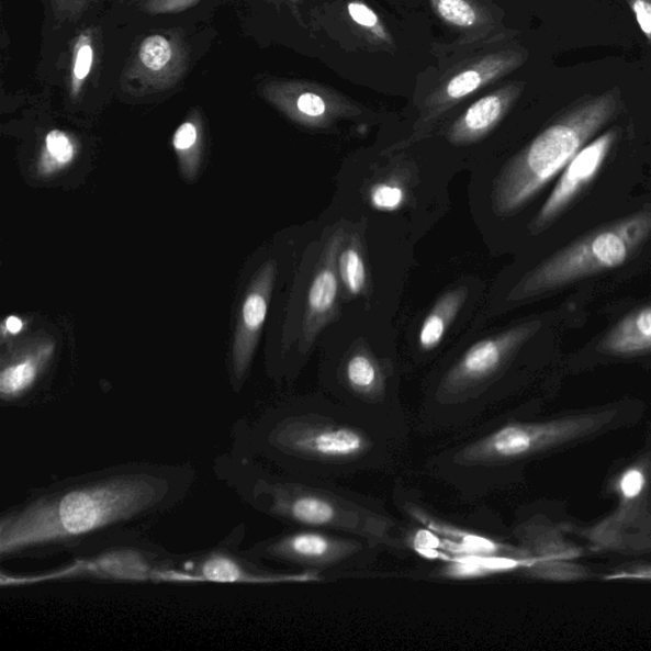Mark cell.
Masks as SVG:
<instances>
[{
	"label": "cell",
	"mask_w": 651,
	"mask_h": 651,
	"mask_svg": "<svg viewBox=\"0 0 651 651\" xmlns=\"http://www.w3.org/2000/svg\"><path fill=\"white\" fill-rule=\"evenodd\" d=\"M265 441L294 476L335 482L391 469L405 446L328 396L304 400L279 414Z\"/></svg>",
	"instance_id": "cell-1"
},
{
	"label": "cell",
	"mask_w": 651,
	"mask_h": 651,
	"mask_svg": "<svg viewBox=\"0 0 651 651\" xmlns=\"http://www.w3.org/2000/svg\"><path fill=\"white\" fill-rule=\"evenodd\" d=\"M167 492L164 480L141 473L96 481L40 497L2 518L0 554L5 559L23 551L76 540L138 517L162 502Z\"/></svg>",
	"instance_id": "cell-2"
},
{
	"label": "cell",
	"mask_w": 651,
	"mask_h": 651,
	"mask_svg": "<svg viewBox=\"0 0 651 651\" xmlns=\"http://www.w3.org/2000/svg\"><path fill=\"white\" fill-rule=\"evenodd\" d=\"M602 416L546 423L506 422L446 446L426 462L431 476L464 501H478L510 479L521 462L581 436L601 424Z\"/></svg>",
	"instance_id": "cell-3"
},
{
	"label": "cell",
	"mask_w": 651,
	"mask_h": 651,
	"mask_svg": "<svg viewBox=\"0 0 651 651\" xmlns=\"http://www.w3.org/2000/svg\"><path fill=\"white\" fill-rule=\"evenodd\" d=\"M260 497L271 516L289 525L363 538L397 557L414 550L412 530L388 506L335 481L302 476L262 481Z\"/></svg>",
	"instance_id": "cell-4"
},
{
	"label": "cell",
	"mask_w": 651,
	"mask_h": 651,
	"mask_svg": "<svg viewBox=\"0 0 651 651\" xmlns=\"http://www.w3.org/2000/svg\"><path fill=\"white\" fill-rule=\"evenodd\" d=\"M621 106V93L613 90L590 96L554 119L496 177L494 213L503 218L519 213L603 127L614 122Z\"/></svg>",
	"instance_id": "cell-5"
},
{
	"label": "cell",
	"mask_w": 651,
	"mask_h": 651,
	"mask_svg": "<svg viewBox=\"0 0 651 651\" xmlns=\"http://www.w3.org/2000/svg\"><path fill=\"white\" fill-rule=\"evenodd\" d=\"M651 238V205L586 233L518 281L508 302L518 303L622 267Z\"/></svg>",
	"instance_id": "cell-6"
},
{
	"label": "cell",
	"mask_w": 651,
	"mask_h": 651,
	"mask_svg": "<svg viewBox=\"0 0 651 651\" xmlns=\"http://www.w3.org/2000/svg\"><path fill=\"white\" fill-rule=\"evenodd\" d=\"M383 550L380 546L349 535L323 529L300 528L262 546L270 560L315 573L326 581L373 576L372 570Z\"/></svg>",
	"instance_id": "cell-7"
},
{
	"label": "cell",
	"mask_w": 651,
	"mask_h": 651,
	"mask_svg": "<svg viewBox=\"0 0 651 651\" xmlns=\"http://www.w3.org/2000/svg\"><path fill=\"white\" fill-rule=\"evenodd\" d=\"M393 503L397 510L417 528L426 530L438 541L444 543V551L451 557H502L530 558L525 549L513 548L508 543L495 540L493 537L465 529L461 526L440 518L426 506L413 489L396 485L393 489Z\"/></svg>",
	"instance_id": "cell-8"
},
{
	"label": "cell",
	"mask_w": 651,
	"mask_h": 651,
	"mask_svg": "<svg viewBox=\"0 0 651 651\" xmlns=\"http://www.w3.org/2000/svg\"><path fill=\"white\" fill-rule=\"evenodd\" d=\"M617 139V128H608L577 153L572 162L561 172L558 183L554 184L540 212L530 222L528 227L530 235L538 236L548 231L576 203L585 190H588L605 166Z\"/></svg>",
	"instance_id": "cell-9"
},
{
	"label": "cell",
	"mask_w": 651,
	"mask_h": 651,
	"mask_svg": "<svg viewBox=\"0 0 651 651\" xmlns=\"http://www.w3.org/2000/svg\"><path fill=\"white\" fill-rule=\"evenodd\" d=\"M343 227L335 229L324 246L305 300L300 352L307 356L321 333L339 316L341 281L337 256L347 238Z\"/></svg>",
	"instance_id": "cell-10"
},
{
	"label": "cell",
	"mask_w": 651,
	"mask_h": 651,
	"mask_svg": "<svg viewBox=\"0 0 651 651\" xmlns=\"http://www.w3.org/2000/svg\"><path fill=\"white\" fill-rule=\"evenodd\" d=\"M276 277L277 263L265 262L246 293L232 351L233 371L238 380L246 375L259 345Z\"/></svg>",
	"instance_id": "cell-11"
},
{
	"label": "cell",
	"mask_w": 651,
	"mask_h": 651,
	"mask_svg": "<svg viewBox=\"0 0 651 651\" xmlns=\"http://www.w3.org/2000/svg\"><path fill=\"white\" fill-rule=\"evenodd\" d=\"M54 345L42 343L15 353L4 361L0 372V395L13 401L25 395L42 375L47 361L53 357Z\"/></svg>",
	"instance_id": "cell-12"
},
{
	"label": "cell",
	"mask_w": 651,
	"mask_h": 651,
	"mask_svg": "<svg viewBox=\"0 0 651 651\" xmlns=\"http://www.w3.org/2000/svg\"><path fill=\"white\" fill-rule=\"evenodd\" d=\"M599 352L614 357H635L651 351V305L627 313L602 337Z\"/></svg>",
	"instance_id": "cell-13"
},
{
	"label": "cell",
	"mask_w": 651,
	"mask_h": 651,
	"mask_svg": "<svg viewBox=\"0 0 651 651\" xmlns=\"http://www.w3.org/2000/svg\"><path fill=\"white\" fill-rule=\"evenodd\" d=\"M540 564L537 557L502 558V557H451L440 568L431 572L436 579L446 581H475L497 574L527 570Z\"/></svg>",
	"instance_id": "cell-14"
},
{
	"label": "cell",
	"mask_w": 651,
	"mask_h": 651,
	"mask_svg": "<svg viewBox=\"0 0 651 651\" xmlns=\"http://www.w3.org/2000/svg\"><path fill=\"white\" fill-rule=\"evenodd\" d=\"M514 98V92H501L486 96L472 104L449 132V141L454 144H469L484 138L504 117Z\"/></svg>",
	"instance_id": "cell-15"
},
{
	"label": "cell",
	"mask_w": 651,
	"mask_h": 651,
	"mask_svg": "<svg viewBox=\"0 0 651 651\" xmlns=\"http://www.w3.org/2000/svg\"><path fill=\"white\" fill-rule=\"evenodd\" d=\"M469 299L468 287H457L439 296L431 311L426 315L417 336V347L423 352L436 350L444 341L448 328Z\"/></svg>",
	"instance_id": "cell-16"
},
{
	"label": "cell",
	"mask_w": 651,
	"mask_h": 651,
	"mask_svg": "<svg viewBox=\"0 0 651 651\" xmlns=\"http://www.w3.org/2000/svg\"><path fill=\"white\" fill-rule=\"evenodd\" d=\"M337 271L348 299L367 295L371 289L363 238L359 232H352L345 238L337 256Z\"/></svg>",
	"instance_id": "cell-17"
},
{
	"label": "cell",
	"mask_w": 651,
	"mask_h": 651,
	"mask_svg": "<svg viewBox=\"0 0 651 651\" xmlns=\"http://www.w3.org/2000/svg\"><path fill=\"white\" fill-rule=\"evenodd\" d=\"M70 573L92 574L96 576L123 579V581H144L158 579L142 554L133 551L112 552L100 559L85 562L83 565L68 570Z\"/></svg>",
	"instance_id": "cell-18"
},
{
	"label": "cell",
	"mask_w": 651,
	"mask_h": 651,
	"mask_svg": "<svg viewBox=\"0 0 651 651\" xmlns=\"http://www.w3.org/2000/svg\"><path fill=\"white\" fill-rule=\"evenodd\" d=\"M77 148L74 141L60 131H52L46 135L45 151L40 164V172L45 176L63 170L74 162Z\"/></svg>",
	"instance_id": "cell-19"
},
{
	"label": "cell",
	"mask_w": 651,
	"mask_h": 651,
	"mask_svg": "<svg viewBox=\"0 0 651 651\" xmlns=\"http://www.w3.org/2000/svg\"><path fill=\"white\" fill-rule=\"evenodd\" d=\"M173 147L180 157V166L184 177L190 180L195 179L200 165L198 126L189 122L177 128L173 136Z\"/></svg>",
	"instance_id": "cell-20"
},
{
	"label": "cell",
	"mask_w": 651,
	"mask_h": 651,
	"mask_svg": "<svg viewBox=\"0 0 651 651\" xmlns=\"http://www.w3.org/2000/svg\"><path fill=\"white\" fill-rule=\"evenodd\" d=\"M368 199L377 211L396 212L406 203L407 189L399 180L385 179L369 189Z\"/></svg>",
	"instance_id": "cell-21"
},
{
	"label": "cell",
	"mask_w": 651,
	"mask_h": 651,
	"mask_svg": "<svg viewBox=\"0 0 651 651\" xmlns=\"http://www.w3.org/2000/svg\"><path fill=\"white\" fill-rule=\"evenodd\" d=\"M141 61L153 71L166 68L172 58V47L164 36L155 35L144 40L141 46Z\"/></svg>",
	"instance_id": "cell-22"
},
{
	"label": "cell",
	"mask_w": 651,
	"mask_h": 651,
	"mask_svg": "<svg viewBox=\"0 0 651 651\" xmlns=\"http://www.w3.org/2000/svg\"><path fill=\"white\" fill-rule=\"evenodd\" d=\"M438 12L456 26L469 27L476 22V12L465 0H438Z\"/></svg>",
	"instance_id": "cell-23"
},
{
	"label": "cell",
	"mask_w": 651,
	"mask_h": 651,
	"mask_svg": "<svg viewBox=\"0 0 651 651\" xmlns=\"http://www.w3.org/2000/svg\"><path fill=\"white\" fill-rule=\"evenodd\" d=\"M482 85V76L476 70H468L454 77L447 87L449 100H460L475 92Z\"/></svg>",
	"instance_id": "cell-24"
},
{
	"label": "cell",
	"mask_w": 651,
	"mask_h": 651,
	"mask_svg": "<svg viewBox=\"0 0 651 651\" xmlns=\"http://www.w3.org/2000/svg\"><path fill=\"white\" fill-rule=\"evenodd\" d=\"M300 114L307 119H323L327 115L326 102L321 96L312 92L303 93L296 101Z\"/></svg>",
	"instance_id": "cell-25"
},
{
	"label": "cell",
	"mask_w": 651,
	"mask_h": 651,
	"mask_svg": "<svg viewBox=\"0 0 651 651\" xmlns=\"http://www.w3.org/2000/svg\"><path fill=\"white\" fill-rule=\"evenodd\" d=\"M626 3L637 19L642 35L651 44V0H626Z\"/></svg>",
	"instance_id": "cell-26"
},
{
	"label": "cell",
	"mask_w": 651,
	"mask_h": 651,
	"mask_svg": "<svg viewBox=\"0 0 651 651\" xmlns=\"http://www.w3.org/2000/svg\"><path fill=\"white\" fill-rule=\"evenodd\" d=\"M644 486V473L638 469L626 471L620 481L621 494L624 497H626V500H633V497H638Z\"/></svg>",
	"instance_id": "cell-27"
},
{
	"label": "cell",
	"mask_w": 651,
	"mask_h": 651,
	"mask_svg": "<svg viewBox=\"0 0 651 651\" xmlns=\"http://www.w3.org/2000/svg\"><path fill=\"white\" fill-rule=\"evenodd\" d=\"M93 63V49L90 45L80 47L75 64V77L77 80H83L88 75Z\"/></svg>",
	"instance_id": "cell-28"
},
{
	"label": "cell",
	"mask_w": 651,
	"mask_h": 651,
	"mask_svg": "<svg viewBox=\"0 0 651 651\" xmlns=\"http://www.w3.org/2000/svg\"><path fill=\"white\" fill-rule=\"evenodd\" d=\"M349 13L351 19L364 27H373L377 25L378 19L375 13L364 4L352 3L349 5Z\"/></svg>",
	"instance_id": "cell-29"
},
{
	"label": "cell",
	"mask_w": 651,
	"mask_h": 651,
	"mask_svg": "<svg viewBox=\"0 0 651 651\" xmlns=\"http://www.w3.org/2000/svg\"><path fill=\"white\" fill-rule=\"evenodd\" d=\"M605 579L606 581H651V569L638 570L635 573L613 574Z\"/></svg>",
	"instance_id": "cell-30"
},
{
	"label": "cell",
	"mask_w": 651,
	"mask_h": 651,
	"mask_svg": "<svg viewBox=\"0 0 651 651\" xmlns=\"http://www.w3.org/2000/svg\"><path fill=\"white\" fill-rule=\"evenodd\" d=\"M8 332L11 334H18L22 329V321L18 317H10L5 321Z\"/></svg>",
	"instance_id": "cell-31"
}]
</instances>
